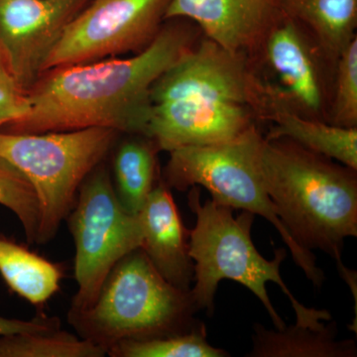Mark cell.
<instances>
[{"label":"cell","mask_w":357,"mask_h":357,"mask_svg":"<svg viewBox=\"0 0 357 357\" xmlns=\"http://www.w3.org/2000/svg\"><path fill=\"white\" fill-rule=\"evenodd\" d=\"M142 229L141 249L169 283L191 290L194 262L189 253L190 230L164 180L160 178L137 213Z\"/></svg>","instance_id":"obj_14"},{"label":"cell","mask_w":357,"mask_h":357,"mask_svg":"<svg viewBox=\"0 0 357 357\" xmlns=\"http://www.w3.org/2000/svg\"><path fill=\"white\" fill-rule=\"evenodd\" d=\"M175 100L244 105L255 110L261 124L269 123L274 112L266 84L248 56L204 36L152 88V105Z\"/></svg>","instance_id":"obj_9"},{"label":"cell","mask_w":357,"mask_h":357,"mask_svg":"<svg viewBox=\"0 0 357 357\" xmlns=\"http://www.w3.org/2000/svg\"><path fill=\"white\" fill-rule=\"evenodd\" d=\"M171 0H91L49 54L43 70L142 51L158 35Z\"/></svg>","instance_id":"obj_10"},{"label":"cell","mask_w":357,"mask_h":357,"mask_svg":"<svg viewBox=\"0 0 357 357\" xmlns=\"http://www.w3.org/2000/svg\"><path fill=\"white\" fill-rule=\"evenodd\" d=\"M20 86L0 59V126L16 123L29 112L28 96L23 95Z\"/></svg>","instance_id":"obj_24"},{"label":"cell","mask_w":357,"mask_h":357,"mask_svg":"<svg viewBox=\"0 0 357 357\" xmlns=\"http://www.w3.org/2000/svg\"><path fill=\"white\" fill-rule=\"evenodd\" d=\"M255 124V110L234 103L175 100L152 105L146 136L160 151L227 142Z\"/></svg>","instance_id":"obj_12"},{"label":"cell","mask_w":357,"mask_h":357,"mask_svg":"<svg viewBox=\"0 0 357 357\" xmlns=\"http://www.w3.org/2000/svg\"><path fill=\"white\" fill-rule=\"evenodd\" d=\"M60 319L50 317L38 316L31 321L6 319L0 317V337L15 335V333L50 332L59 330Z\"/></svg>","instance_id":"obj_25"},{"label":"cell","mask_w":357,"mask_h":357,"mask_svg":"<svg viewBox=\"0 0 357 357\" xmlns=\"http://www.w3.org/2000/svg\"><path fill=\"white\" fill-rule=\"evenodd\" d=\"M0 204L20 220L29 243H35L39 225L36 192L28 178L13 164L0 157Z\"/></svg>","instance_id":"obj_22"},{"label":"cell","mask_w":357,"mask_h":357,"mask_svg":"<svg viewBox=\"0 0 357 357\" xmlns=\"http://www.w3.org/2000/svg\"><path fill=\"white\" fill-rule=\"evenodd\" d=\"M269 124L265 138H288L307 150L357 170V128H340L285 110L277 112Z\"/></svg>","instance_id":"obj_17"},{"label":"cell","mask_w":357,"mask_h":357,"mask_svg":"<svg viewBox=\"0 0 357 357\" xmlns=\"http://www.w3.org/2000/svg\"><path fill=\"white\" fill-rule=\"evenodd\" d=\"M282 13L311 33L333 61L357 37V0H279Z\"/></svg>","instance_id":"obj_16"},{"label":"cell","mask_w":357,"mask_h":357,"mask_svg":"<svg viewBox=\"0 0 357 357\" xmlns=\"http://www.w3.org/2000/svg\"><path fill=\"white\" fill-rule=\"evenodd\" d=\"M264 139L260 124H255L227 142L173 150L169 152L164 182L170 189L182 192L194 185L203 187L215 203L267 220L288 246L297 266L314 287L321 288L326 277L317 265L316 256L289 234L263 184L260 156Z\"/></svg>","instance_id":"obj_5"},{"label":"cell","mask_w":357,"mask_h":357,"mask_svg":"<svg viewBox=\"0 0 357 357\" xmlns=\"http://www.w3.org/2000/svg\"><path fill=\"white\" fill-rule=\"evenodd\" d=\"M122 143L115 154V192L122 208L130 215L139 213L159 178L157 152L151 138L136 134Z\"/></svg>","instance_id":"obj_18"},{"label":"cell","mask_w":357,"mask_h":357,"mask_svg":"<svg viewBox=\"0 0 357 357\" xmlns=\"http://www.w3.org/2000/svg\"><path fill=\"white\" fill-rule=\"evenodd\" d=\"M260 172L296 243L344 264V241L357 236V170L279 137L265 138Z\"/></svg>","instance_id":"obj_2"},{"label":"cell","mask_w":357,"mask_h":357,"mask_svg":"<svg viewBox=\"0 0 357 357\" xmlns=\"http://www.w3.org/2000/svg\"><path fill=\"white\" fill-rule=\"evenodd\" d=\"M68 217L76 245L77 291L69 312L75 314L95 304L115 265L141 248L142 229L137 215L122 208L109 173L100 165L84 178Z\"/></svg>","instance_id":"obj_7"},{"label":"cell","mask_w":357,"mask_h":357,"mask_svg":"<svg viewBox=\"0 0 357 357\" xmlns=\"http://www.w3.org/2000/svg\"><path fill=\"white\" fill-rule=\"evenodd\" d=\"M107 351L61 328L0 337V357H102Z\"/></svg>","instance_id":"obj_20"},{"label":"cell","mask_w":357,"mask_h":357,"mask_svg":"<svg viewBox=\"0 0 357 357\" xmlns=\"http://www.w3.org/2000/svg\"><path fill=\"white\" fill-rule=\"evenodd\" d=\"M0 274L7 285L35 306L45 304L60 289L58 265L0 236Z\"/></svg>","instance_id":"obj_19"},{"label":"cell","mask_w":357,"mask_h":357,"mask_svg":"<svg viewBox=\"0 0 357 357\" xmlns=\"http://www.w3.org/2000/svg\"><path fill=\"white\" fill-rule=\"evenodd\" d=\"M107 354L112 357H225L227 351L206 340L204 323L190 332L147 340H124L114 345Z\"/></svg>","instance_id":"obj_21"},{"label":"cell","mask_w":357,"mask_h":357,"mask_svg":"<svg viewBox=\"0 0 357 357\" xmlns=\"http://www.w3.org/2000/svg\"><path fill=\"white\" fill-rule=\"evenodd\" d=\"M249 59L266 84L273 115L285 110L328 122L337 61L304 26L283 16Z\"/></svg>","instance_id":"obj_8"},{"label":"cell","mask_w":357,"mask_h":357,"mask_svg":"<svg viewBox=\"0 0 357 357\" xmlns=\"http://www.w3.org/2000/svg\"><path fill=\"white\" fill-rule=\"evenodd\" d=\"M279 0H171L166 20L184 18L232 53L253 57L283 18Z\"/></svg>","instance_id":"obj_13"},{"label":"cell","mask_w":357,"mask_h":357,"mask_svg":"<svg viewBox=\"0 0 357 357\" xmlns=\"http://www.w3.org/2000/svg\"><path fill=\"white\" fill-rule=\"evenodd\" d=\"M91 0H0V46L20 84L34 81L66 26Z\"/></svg>","instance_id":"obj_11"},{"label":"cell","mask_w":357,"mask_h":357,"mask_svg":"<svg viewBox=\"0 0 357 357\" xmlns=\"http://www.w3.org/2000/svg\"><path fill=\"white\" fill-rule=\"evenodd\" d=\"M328 123L357 128V37L347 45L335 63Z\"/></svg>","instance_id":"obj_23"},{"label":"cell","mask_w":357,"mask_h":357,"mask_svg":"<svg viewBox=\"0 0 357 357\" xmlns=\"http://www.w3.org/2000/svg\"><path fill=\"white\" fill-rule=\"evenodd\" d=\"M188 204L196 215V225L190 230L189 253L194 262L192 299L199 311L208 316L215 310V296L223 279L241 284L262 303L276 330L286 324L270 301L266 285L273 282L287 296L296 314V324L319 328L332 319L330 312L305 307L294 297L281 276V264L287 257L285 248L275 250L267 260L256 249L251 229L255 215L243 211L234 217V208L208 199L201 203V187L190 188Z\"/></svg>","instance_id":"obj_3"},{"label":"cell","mask_w":357,"mask_h":357,"mask_svg":"<svg viewBox=\"0 0 357 357\" xmlns=\"http://www.w3.org/2000/svg\"><path fill=\"white\" fill-rule=\"evenodd\" d=\"M191 291L162 276L141 248L124 256L105 279L95 304L69 314L79 337L109 351L124 340L190 332L201 325Z\"/></svg>","instance_id":"obj_4"},{"label":"cell","mask_w":357,"mask_h":357,"mask_svg":"<svg viewBox=\"0 0 357 357\" xmlns=\"http://www.w3.org/2000/svg\"><path fill=\"white\" fill-rule=\"evenodd\" d=\"M117 131L89 128L44 133H0V157L28 178L39 204L35 243L57 234L84 178L102 163Z\"/></svg>","instance_id":"obj_6"},{"label":"cell","mask_w":357,"mask_h":357,"mask_svg":"<svg viewBox=\"0 0 357 357\" xmlns=\"http://www.w3.org/2000/svg\"><path fill=\"white\" fill-rule=\"evenodd\" d=\"M202 37L191 20L171 18L134 57L56 69L27 96L29 112L14 123L17 133L102 128L146 136L154 84Z\"/></svg>","instance_id":"obj_1"},{"label":"cell","mask_w":357,"mask_h":357,"mask_svg":"<svg viewBox=\"0 0 357 357\" xmlns=\"http://www.w3.org/2000/svg\"><path fill=\"white\" fill-rule=\"evenodd\" d=\"M252 349L248 357H356V340H337V321L319 328L296 325L282 330L253 326Z\"/></svg>","instance_id":"obj_15"}]
</instances>
